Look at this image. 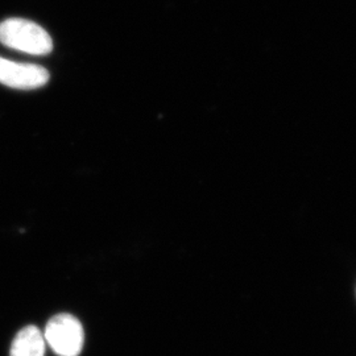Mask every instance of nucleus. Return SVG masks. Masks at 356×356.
I'll return each mask as SVG.
<instances>
[{"mask_svg": "<svg viewBox=\"0 0 356 356\" xmlns=\"http://www.w3.org/2000/svg\"><path fill=\"white\" fill-rule=\"evenodd\" d=\"M0 42L8 48L35 56L49 54L53 41L49 33L26 19H7L0 23Z\"/></svg>", "mask_w": 356, "mask_h": 356, "instance_id": "f257e3e1", "label": "nucleus"}, {"mask_svg": "<svg viewBox=\"0 0 356 356\" xmlns=\"http://www.w3.org/2000/svg\"><path fill=\"white\" fill-rule=\"evenodd\" d=\"M49 72L38 65L17 64L0 57V83L17 90H35L45 86Z\"/></svg>", "mask_w": 356, "mask_h": 356, "instance_id": "7ed1b4c3", "label": "nucleus"}, {"mask_svg": "<svg viewBox=\"0 0 356 356\" xmlns=\"http://www.w3.org/2000/svg\"><path fill=\"white\" fill-rule=\"evenodd\" d=\"M44 338L57 355L78 356L83 348L85 332L74 316L63 313L49 319Z\"/></svg>", "mask_w": 356, "mask_h": 356, "instance_id": "f03ea898", "label": "nucleus"}, {"mask_svg": "<svg viewBox=\"0 0 356 356\" xmlns=\"http://www.w3.org/2000/svg\"><path fill=\"white\" fill-rule=\"evenodd\" d=\"M10 356H45V338L36 326H26L13 339Z\"/></svg>", "mask_w": 356, "mask_h": 356, "instance_id": "20e7f679", "label": "nucleus"}]
</instances>
